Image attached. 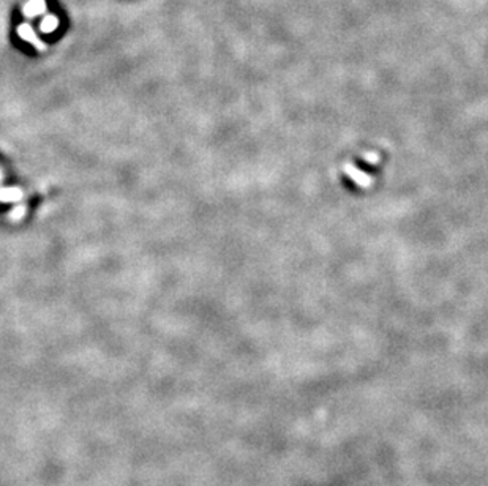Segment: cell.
Segmentation results:
<instances>
[{"mask_svg":"<svg viewBox=\"0 0 488 486\" xmlns=\"http://www.w3.org/2000/svg\"><path fill=\"white\" fill-rule=\"evenodd\" d=\"M43 8H45V2H43V0H30V2L25 5L24 11L27 13V15L35 16V15H38L40 11H43Z\"/></svg>","mask_w":488,"mask_h":486,"instance_id":"obj_1","label":"cell"},{"mask_svg":"<svg viewBox=\"0 0 488 486\" xmlns=\"http://www.w3.org/2000/svg\"><path fill=\"white\" fill-rule=\"evenodd\" d=\"M57 27V19L54 16H48L43 22H42V29L45 32H52L54 29Z\"/></svg>","mask_w":488,"mask_h":486,"instance_id":"obj_2","label":"cell"},{"mask_svg":"<svg viewBox=\"0 0 488 486\" xmlns=\"http://www.w3.org/2000/svg\"><path fill=\"white\" fill-rule=\"evenodd\" d=\"M19 33H21V36H22V38L32 41V43H35V41H36V36H35V35H33V32L30 30V27H27V25L19 27Z\"/></svg>","mask_w":488,"mask_h":486,"instance_id":"obj_3","label":"cell"}]
</instances>
